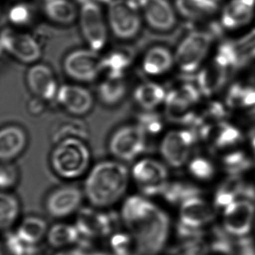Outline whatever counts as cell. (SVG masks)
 Listing matches in <instances>:
<instances>
[{
  "mask_svg": "<svg viewBox=\"0 0 255 255\" xmlns=\"http://www.w3.org/2000/svg\"><path fill=\"white\" fill-rule=\"evenodd\" d=\"M121 219L139 243L143 255H158L169 234L170 220L162 209L141 194L129 195L121 206Z\"/></svg>",
  "mask_w": 255,
  "mask_h": 255,
  "instance_id": "6da1fadb",
  "label": "cell"
},
{
  "mask_svg": "<svg viewBox=\"0 0 255 255\" xmlns=\"http://www.w3.org/2000/svg\"><path fill=\"white\" fill-rule=\"evenodd\" d=\"M130 181V171L124 162L101 161L91 167L85 177V198L92 207L110 209L125 198Z\"/></svg>",
  "mask_w": 255,
  "mask_h": 255,
  "instance_id": "7a4b0ae2",
  "label": "cell"
},
{
  "mask_svg": "<svg viewBox=\"0 0 255 255\" xmlns=\"http://www.w3.org/2000/svg\"><path fill=\"white\" fill-rule=\"evenodd\" d=\"M91 152L80 138L70 137L58 143L50 156L53 174L62 180H74L86 176L91 168Z\"/></svg>",
  "mask_w": 255,
  "mask_h": 255,
  "instance_id": "3957f363",
  "label": "cell"
},
{
  "mask_svg": "<svg viewBox=\"0 0 255 255\" xmlns=\"http://www.w3.org/2000/svg\"><path fill=\"white\" fill-rule=\"evenodd\" d=\"M74 225L82 238L96 241L109 238L122 224L120 214L110 209H100L89 206L77 212Z\"/></svg>",
  "mask_w": 255,
  "mask_h": 255,
  "instance_id": "277c9868",
  "label": "cell"
},
{
  "mask_svg": "<svg viewBox=\"0 0 255 255\" xmlns=\"http://www.w3.org/2000/svg\"><path fill=\"white\" fill-rule=\"evenodd\" d=\"M130 174L131 180L139 194L147 198L162 195L168 183L166 167L153 158L137 159Z\"/></svg>",
  "mask_w": 255,
  "mask_h": 255,
  "instance_id": "5b68a950",
  "label": "cell"
},
{
  "mask_svg": "<svg viewBox=\"0 0 255 255\" xmlns=\"http://www.w3.org/2000/svg\"><path fill=\"white\" fill-rule=\"evenodd\" d=\"M221 33L220 26L212 24L209 31L192 32L180 43L176 62L184 72L195 71L207 55L213 38Z\"/></svg>",
  "mask_w": 255,
  "mask_h": 255,
  "instance_id": "8992f818",
  "label": "cell"
},
{
  "mask_svg": "<svg viewBox=\"0 0 255 255\" xmlns=\"http://www.w3.org/2000/svg\"><path fill=\"white\" fill-rule=\"evenodd\" d=\"M108 147L116 160L125 163L138 159L147 147L145 131L138 125L124 127L112 135Z\"/></svg>",
  "mask_w": 255,
  "mask_h": 255,
  "instance_id": "52a82bcc",
  "label": "cell"
},
{
  "mask_svg": "<svg viewBox=\"0 0 255 255\" xmlns=\"http://www.w3.org/2000/svg\"><path fill=\"white\" fill-rule=\"evenodd\" d=\"M85 199L83 189L74 185H64L49 191L44 198V208L50 217L62 220L77 213Z\"/></svg>",
  "mask_w": 255,
  "mask_h": 255,
  "instance_id": "ba28073f",
  "label": "cell"
},
{
  "mask_svg": "<svg viewBox=\"0 0 255 255\" xmlns=\"http://www.w3.org/2000/svg\"><path fill=\"white\" fill-rule=\"evenodd\" d=\"M138 8L133 0H113L109 4V23L118 38L129 39L139 32L141 17Z\"/></svg>",
  "mask_w": 255,
  "mask_h": 255,
  "instance_id": "9c48e42d",
  "label": "cell"
},
{
  "mask_svg": "<svg viewBox=\"0 0 255 255\" xmlns=\"http://www.w3.org/2000/svg\"><path fill=\"white\" fill-rule=\"evenodd\" d=\"M82 33L92 50L99 51L105 46L107 29L102 11L98 2L84 0L80 11Z\"/></svg>",
  "mask_w": 255,
  "mask_h": 255,
  "instance_id": "30bf717a",
  "label": "cell"
},
{
  "mask_svg": "<svg viewBox=\"0 0 255 255\" xmlns=\"http://www.w3.org/2000/svg\"><path fill=\"white\" fill-rule=\"evenodd\" d=\"M64 67L71 78L79 81H92L105 69V58L93 50H75L67 56Z\"/></svg>",
  "mask_w": 255,
  "mask_h": 255,
  "instance_id": "8fae6325",
  "label": "cell"
},
{
  "mask_svg": "<svg viewBox=\"0 0 255 255\" xmlns=\"http://www.w3.org/2000/svg\"><path fill=\"white\" fill-rule=\"evenodd\" d=\"M199 92L191 84L170 92L165 100L167 118L176 123L192 125L196 116L190 108L199 100Z\"/></svg>",
  "mask_w": 255,
  "mask_h": 255,
  "instance_id": "7c38bea8",
  "label": "cell"
},
{
  "mask_svg": "<svg viewBox=\"0 0 255 255\" xmlns=\"http://www.w3.org/2000/svg\"><path fill=\"white\" fill-rule=\"evenodd\" d=\"M196 139L197 132L195 129L171 131L162 139L159 151L170 166L179 168L186 162L191 147Z\"/></svg>",
  "mask_w": 255,
  "mask_h": 255,
  "instance_id": "4fadbf2b",
  "label": "cell"
},
{
  "mask_svg": "<svg viewBox=\"0 0 255 255\" xmlns=\"http://www.w3.org/2000/svg\"><path fill=\"white\" fill-rule=\"evenodd\" d=\"M1 45L2 48L25 63L36 62L41 54L39 44L28 34L5 31L2 34Z\"/></svg>",
  "mask_w": 255,
  "mask_h": 255,
  "instance_id": "5bb4252c",
  "label": "cell"
},
{
  "mask_svg": "<svg viewBox=\"0 0 255 255\" xmlns=\"http://www.w3.org/2000/svg\"><path fill=\"white\" fill-rule=\"evenodd\" d=\"M255 207L248 200L234 201L228 205L224 214L226 231L236 236H244L250 231L255 216Z\"/></svg>",
  "mask_w": 255,
  "mask_h": 255,
  "instance_id": "9a60e30c",
  "label": "cell"
},
{
  "mask_svg": "<svg viewBox=\"0 0 255 255\" xmlns=\"http://www.w3.org/2000/svg\"><path fill=\"white\" fill-rule=\"evenodd\" d=\"M144 18L149 25L159 31H168L176 23V16L168 0H141Z\"/></svg>",
  "mask_w": 255,
  "mask_h": 255,
  "instance_id": "2e32d148",
  "label": "cell"
},
{
  "mask_svg": "<svg viewBox=\"0 0 255 255\" xmlns=\"http://www.w3.org/2000/svg\"><path fill=\"white\" fill-rule=\"evenodd\" d=\"M58 101L70 113L83 115L93 105V98L87 89L73 85H65L58 90Z\"/></svg>",
  "mask_w": 255,
  "mask_h": 255,
  "instance_id": "e0dca14e",
  "label": "cell"
},
{
  "mask_svg": "<svg viewBox=\"0 0 255 255\" xmlns=\"http://www.w3.org/2000/svg\"><path fill=\"white\" fill-rule=\"evenodd\" d=\"M27 83L29 89L39 98L52 100L57 95L58 88L53 72L48 67L36 65L27 73Z\"/></svg>",
  "mask_w": 255,
  "mask_h": 255,
  "instance_id": "ac0fdd59",
  "label": "cell"
},
{
  "mask_svg": "<svg viewBox=\"0 0 255 255\" xmlns=\"http://www.w3.org/2000/svg\"><path fill=\"white\" fill-rule=\"evenodd\" d=\"M27 138L24 131L17 127H7L0 132V159L12 162L26 148Z\"/></svg>",
  "mask_w": 255,
  "mask_h": 255,
  "instance_id": "d6986e66",
  "label": "cell"
},
{
  "mask_svg": "<svg viewBox=\"0 0 255 255\" xmlns=\"http://www.w3.org/2000/svg\"><path fill=\"white\" fill-rule=\"evenodd\" d=\"M46 240L50 247L58 251L76 247L82 237L74 224L59 222L49 228Z\"/></svg>",
  "mask_w": 255,
  "mask_h": 255,
  "instance_id": "ffe728a7",
  "label": "cell"
},
{
  "mask_svg": "<svg viewBox=\"0 0 255 255\" xmlns=\"http://www.w3.org/2000/svg\"><path fill=\"white\" fill-rule=\"evenodd\" d=\"M49 228L45 219L31 215L20 221L15 233L26 246H38L47 237Z\"/></svg>",
  "mask_w": 255,
  "mask_h": 255,
  "instance_id": "44dd1931",
  "label": "cell"
},
{
  "mask_svg": "<svg viewBox=\"0 0 255 255\" xmlns=\"http://www.w3.org/2000/svg\"><path fill=\"white\" fill-rule=\"evenodd\" d=\"M213 216V210L208 204L197 197L183 201L180 208V222L192 228L208 223Z\"/></svg>",
  "mask_w": 255,
  "mask_h": 255,
  "instance_id": "7402d4cb",
  "label": "cell"
},
{
  "mask_svg": "<svg viewBox=\"0 0 255 255\" xmlns=\"http://www.w3.org/2000/svg\"><path fill=\"white\" fill-rule=\"evenodd\" d=\"M255 5V0H231L224 9L222 26L234 29L249 23L253 16Z\"/></svg>",
  "mask_w": 255,
  "mask_h": 255,
  "instance_id": "603a6c76",
  "label": "cell"
},
{
  "mask_svg": "<svg viewBox=\"0 0 255 255\" xmlns=\"http://www.w3.org/2000/svg\"><path fill=\"white\" fill-rule=\"evenodd\" d=\"M227 80L228 69L216 62L200 71L196 76L198 89L205 96H210L221 90L226 83Z\"/></svg>",
  "mask_w": 255,
  "mask_h": 255,
  "instance_id": "cb8c5ba5",
  "label": "cell"
},
{
  "mask_svg": "<svg viewBox=\"0 0 255 255\" xmlns=\"http://www.w3.org/2000/svg\"><path fill=\"white\" fill-rule=\"evenodd\" d=\"M21 213V203L11 191H2L0 195V227L2 231L14 226Z\"/></svg>",
  "mask_w": 255,
  "mask_h": 255,
  "instance_id": "d4e9b609",
  "label": "cell"
},
{
  "mask_svg": "<svg viewBox=\"0 0 255 255\" xmlns=\"http://www.w3.org/2000/svg\"><path fill=\"white\" fill-rule=\"evenodd\" d=\"M172 64V54L168 49L155 47L146 53L143 60V70L149 75H160L168 71Z\"/></svg>",
  "mask_w": 255,
  "mask_h": 255,
  "instance_id": "484cf974",
  "label": "cell"
},
{
  "mask_svg": "<svg viewBox=\"0 0 255 255\" xmlns=\"http://www.w3.org/2000/svg\"><path fill=\"white\" fill-rule=\"evenodd\" d=\"M175 6L183 17L198 20L214 14L219 4L211 0H176Z\"/></svg>",
  "mask_w": 255,
  "mask_h": 255,
  "instance_id": "4316f807",
  "label": "cell"
},
{
  "mask_svg": "<svg viewBox=\"0 0 255 255\" xmlns=\"http://www.w3.org/2000/svg\"><path fill=\"white\" fill-rule=\"evenodd\" d=\"M108 239V248L115 255H143L138 240L128 230L116 231Z\"/></svg>",
  "mask_w": 255,
  "mask_h": 255,
  "instance_id": "83f0119b",
  "label": "cell"
},
{
  "mask_svg": "<svg viewBox=\"0 0 255 255\" xmlns=\"http://www.w3.org/2000/svg\"><path fill=\"white\" fill-rule=\"evenodd\" d=\"M134 98L140 107L144 110H151L165 101L166 95L163 88L159 85L144 83L136 88Z\"/></svg>",
  "mask_w": 255,
  "mask_h": 255,
  "instance_id": "f1b7e54d",
  "label": "cell"
},
{
  "mask_svg": "<svg viewBox=\"0 0 255 255\" xmlns=\"http://www.w3.org/2000/svg\"><path fill=\"white\" fill-rule=\"evenodd\" d=\"M45 12L49 18L62 24L72 23L77 16V8L69 0H51L47 2Z\"/></svg>",
  "mask_w": 255,
  "mask_h": 255,
  "instance_id": "f546056e",
  "label": "cell"
},
{
  "mask_svg": "<svg viewBox=\"0 0 255 255\" xmlns=\"http://www.w3.org/2000/svg\"><path fill=\"white\" fill-rule=\"evenodd\" d=\"M200 189L189 183H168L162 194L163 198L171 204H177L199 195Z\"/></svg>",
  "mask_w": 255,
  "mask_h": 255,
  "instance_id": "4dcf8cb0",
  "label": "cell"
},
{
  "mask_svg": "<svg viewBox=\"0 0 255 255\" xmlns=\"http://www.w3.org/2000/svg\"><path fill=\"white\" fill-rule=\"evenodd\" d=\"M126 92L125 82L122 77H112L100 86L99 94L101 99L109 104H116L123 98Z\"/></svg>",
  "mask_w": 255,
  "mask_h": 255,
  "instance_id": "1f68e13d",
  "label": "cell"
},
{
  "mask_svg": "<svg viewBox=\"0 0 255 255\" xmlns=\"http://www.w3.org/2000/svg\"><path fill=\"white\" fill-rule=\"evenodd\" d=\"M234 42L238 57L239 68L255 59V29L241 39Z\"/></svg>",
  "mask_w": 255,
  "mask_h": 255,
  "instance_id": "d6a6232c",
  "label": "cell"
},
{
  "mask_svg": "<svg viewBox=\"0 0 255 255\" xmlns=\"http://www.w3.org/2000/svg\"><path fill=\"white\" fill-rule=\"evenodd\" d=\"M0 255H27V247L15 231H2Z\"/></svg>",
  "mask_w": 255,
  "mask_h": 255,
  "instance_id": "836d02e7",
  "label": "cell"
},
{
  "mask_svg": "<svg viewBox=\"0 0 255 255\" xmlns=\"http://www.w3.org/2000/svg\"><path fill=\"white\" fill-rule=\"evenodd\" d=\"M20 171L11 162H2L0 168V188L2 191H11L18 185Z\"/></svg>",
  "mask_w": 255,
  "mask_h": 255,
  "instance_id": "e575fe53",
  "label": "cell"
},
{
  "mask_svg": "<svg viewBox=\"0 0 255 255\" xmlns=\"http://www.w3.org/2000/svg\"><path fill=\"white\" fill-rule=\"evenodd\" d=\"M225 170L230 174H237L252 167V161L243 152L237 151L227 155L223 159Z\"/></svg>",
  "mask_w": 255,
  "mask_h": 255,
  "instance_id": "d590c367",
  "label": "cell"
},
{
  "mask_svg": "<svg viewBox=\"0 0 255 255\" xmlns=\"http://www.w3.org/2000/svg\"><path fill=\"white\" fill-rule=\"evenodd\" d=\"M189 170L194 176L203 180L210 178L214 174L213 165L207 159L201 158L194 159L189 165Z\"/></svg>",
  "mask_w": 255,
  "mask_h": 255,
  "instance_id": "8d00e7d4",
  "label": "cell"
},
{
  "mask_svg": "<svg viewBox=\"0 0 255 255\" xmlns=\"http://www.w3.org/2000/svg\"><path fill=\"white\" fill-rule=\"evenodd\" d=\"M244 186L245 184L242 179L237 174H233L222 183L218 192L228 194L236 198L240 195Z\"/></svg>",
  "mask_w": 255,
  "mask_h": 255,
  "instance_id": "74e56055",
  "label": "cell"
},
{
  "mask_svg": "<svg viewBox=\"0 0 255 255\" xmlns=\"http://www.w3.org/2000/svg\"><path fill=\"white\" fill-rule=\"evenodd\" d=\"M240 107L247 110L248 114L255 119V88L247 86L243 89Z\"/></svg>",
  "mask_w": 255,
  "mask_h": 255,
  "instance_id": "f35d334b",
  "label": "cell"
},
{
  "mask_svg": "<svg viewBox=\"0 0 255 255\" xmlns=\"http://www.w3.org/2000/svg\"><path fill=\"white\" fill-rule=\"evenodd\" d=\"M8 16L12 23L23 24L30 19V10L26 5L19 4L11 8Z\"/></svg>",
  "mask_w": 255,
  "mask_h": 255,
  "instance_id": "ab89813d",
  "label": "cell"
},
{
  "mask_svg": "<svg viewBox=\"0 0 255 255\" xmlns=\"http://www.w3.org/2000/svg\"><path fill=\"white\" fill-rule=\"evenodd\" d=\"M93 240L82 239L77 247L80 248L83 255H115L110 249H102L97 247L94 244Z\"/></svg>",
  "mask_w": 255,
  "mask_h": 255,
  "instance_id": "60d3db41",
  "label": "cell"
},
{
  "mask_svg": "<svg viewBox=\"0 0 255 255\" xmlns=\"http://www.w3.org/2000/svg\"><path fill=\"white\" fill-rule=\"evenodd\" d=\"M226 115V110H225L222 104L217 102L212 103L206 110L204 116L202 117H200L201 125H202L204 119H213V120H220V119L225 118Z\"/></svg>",
  "mask_w": 255,
  "mask_h": 255,
  "instance_id": "b9f144b4",
  "label": "cell"
},
{
  "mask_svg": "<svg viewBox=\"0 0 255 255\" xmlns=\"http://www.w3.org/2000/svg\"><path fill=\"white\" fill-rule=\"evenodd\" d=\"M240 255H255V249L249 239H243L240 242Z\"/></svg>",
  "mask_w": 255,
  "mask_h": 255,
  "instance_id": "7bdbcfd3",
  "label": "cell"
},
{
  "mask_svg": "<svg viewBox=\"0 0 255 255\" xmlns=\"http://www.w3.org/2000/svg\"><path fill=\"white\" fill-rule=\"evenodd\" d=\"M53 255H83L82 251L80 248L76 247L70 248V249H62L58 250Z\"/></svg>",
  "mask_w": 255,
  "mask_h": 255,
  "instance_id": "ee69618b",
  "label": "cell"
},
{
  "mask_svg": "<svg viewBox=\"0 0 255 255\" xmlns=\"http://www.w3.org/2000/svg\"><path fill=\"white\" fill-rule=\"evenodd\" d=\"M95 2H101V3L110 4L113 0H93Z\"/></svg>",
  "mask_w": 255,
  "mask_h": 255,
  "instance_id": "f6af8a7d",
  "label": "cell"
},
{
  "mask_svg": "<svg viewBox=\"0 0 255 255\" xmlns=\"http://www.w3.org/2000/svg\"><path fill=\"white\" fill-rule=\"evenodd\" d=\"M252 145H253L254 148L255 149V132H254L252 135Z\"/></svg>",
  "mask_w": 255,
  "mask_h": 255,
  "instance_id": "bcb514c9",
  "label": "cell"
},
{
  "mask_svg": "<svg viewBox=\"0 0 255 255\" xmlns=\"http://www.w3.org/2000/svg\"><path fill=\"white\" fill-rule=\"evenodd\" d=\"M134 2H136L138 5H141V0H133Z\"/></svg>",
  "mask_w": 255,
  "mask_h": 255,
  "instance_id": "7dc6e473",
  "label": "cell"
},
{
  "mask_svg": "<svg viewBox=\"0 0 255 255\" xmlns=\"http://www.w3.org/2000/svg\"><path fill=\"white\" fill-rule=\"evenodd\" d=\"M213 2H216V3L219 4V2H221V0H211Z\"/></svg>",
  "mask_w": 255,
  "mask_h": 255,
  "instance_id": "c3c4849f",
  "label": "cell"
},
{
  "mask_svg": "<svg viewBox=\"0 0 255 255\" xmlns=\"http://www.w3.org/2000/svg\"><path fill=\"white\" fill-rule=\"evenodd\" d=\"M49 1H51V0H47V2H49Z\"/></svg>",
  "mask_w": 255,
  "mask_h": 255,
  "instance_id": "681fc988",
  "label": "cell"
}]
</instances>
